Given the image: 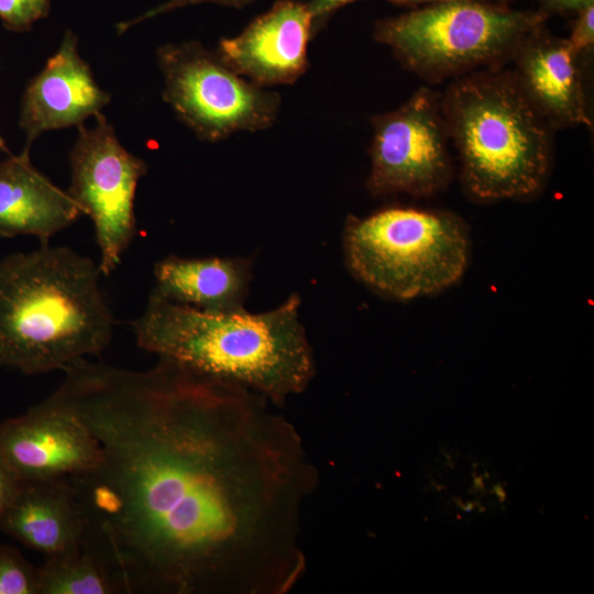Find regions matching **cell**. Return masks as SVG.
<instances>
[{
  "label": "cell",
  "mask_w": 594,
  "mask_h": 594,
  "mask_svg": "<svg viewBox=\"0 0 594 594\" xmlns=\"http://www.w3.org/2000/svg\"><path fill=\"white\" fill-rule=\"evenodd\" d=\"M51 395L101 461L69 477L81 544L124 593L287 594L307 571L306 502L319 471L265 396L158 359L129 371L80 359Z\"/></svg>",
  "instance_id": "6da1fadb"
},
{
  "label": "cell",
  "mask_w": 594,
  "mask_h": 594,
  "mask_svg": "<svg viewBox=\"0 0 594 594\" xmlns=\"http://www.w3.org/2000/svg\"><path fill=\"white\" fill-rule=\"evenodd\" d=\"M300 297L273 310L209 314L151 294L132 326L136 343L195 373L243 385L282 407L316 375Z\"/></svg>",
  "instance_id": "7a4b0ae2"
},
{
  "label": "cell",
  "mask_w": 594,
  "mask_h": 594,
  "mask_svg": "<svg viewBox=\"0 0 594 594\" xmlns=\"http://www.w3.org/2000/svg\"><path fill=\"white\" fill-rule=\"evenodd\" d=\"M99 265L42 244L0 261V366L28 375L64 370L110 343L114 319Z\"/></svg>",
  "instance_id": "3957f363"
},
{
  "label": "cell",
  "mask_w": 594,
  "mask_h": 594,
  "mask_svg": "<svg viewBox=\"0 0 594 594\" xmlns=\"http://www.w3.org/2000/svg\"><path fill=\"white\" fill-rule=\"evenodd\" d=\"M441 107L473 197L518 199L542 188L551 166V127L512 73L463 76L448 88Z\"/></svg>",
  "instance_id": "277c9868"
},
{
  "label": "cell",
  "mask_w": 594,
  "mask_h": 594,
  "mask_svg": "<svg viewBox=\"0 0 594 594\" xmlns=\"http://www.w3.org/2000/svg\"><path fill=\"white\" fill-rule=\"evenodd\" d=\"M343 244L351 272L398 300L439 293L463 276L470 253L466 229L448 212L387 208L346 219Z\"/></svg>",
  "instance_id": "5b68a950"
},
{
  "label": "cell",
  "mask_w": 594,
  "mask_h": 594,
  "mask_svg": "<svg viewBox=\"0 0 594 594\" xmlns=\"http://www.w3.org/2000/svg\"><path fill=\"white\" fill-rule=\"evenodd\" d=\"M548 15L492 0H455L413 8L375 23L374 38L428 80H441L512 58Z\"/></svg>",
  "instance_id": "8992f818"
},
{
  "label": "cell",
  "mask_w": 594,
  "mask_h": 594,
  "mask_svg": "<svg viewBox=\"0 0 594 594\" xmlns=\"http://www.w3.org/2000/svg\"><path fill=\"white\" fill-rule=\"evenodd\" d=\"M156 59L163 99L199 139L218 142L268 129L277 120L280 96L240 76L199 42L165 44Z\"/></svg>",
  "instance_id": "52a82bcc"
},
{
  "label": "cell",
  "mask_w": 594,
  "mask_h": 594,
  "mask_svg": "<svg viewBox=\"0 0 594 594\" xmlns=\"http://www.w3.org/2000/svg\"><path fill=\"white\" fill-rule=\"evenodd\" d=\"M72 148L68 194L89 216L100 251L102 275L117 270L136 233L134 199L147 165L118 140L112 124L100 112L91 127H77Z\"/></svg>",
  "instance_id": "ba28073f"
},
{
  "label": "cell",
  "mask_w": 594,
  "mask_h": 594,
  "mask_svg": "<svg viewBox=\"0 0 594 594\" xmlns=\"http://www.w3.org/2000/svg\"><path fill=\"white\" fill-rule=\"evenodd\" d=\"M371 172L374 196H430L449 184L452 166L441 98L420 87L399 108L372 118Z\"/></svg>",
  "instance_id": "9c48e42d"
},
{
  "label": "cell",
  "mask_w": 594,
  "mask_h": 594,
  "mask_svg": "<svg viewBox=\"0 0 594 594\" xmlns=\"http://www.w3.org/2000/svg\"><path fill=\"white\" fill-rule=\"evenodd\" d=\"M0 453L22 482L68 479L101 461L86 425L52 396L0 422Z\"/></svg>",
  "instance_id": "30bf717a"
},
{
  "label": "cell",
  "mask_w": 594,
  "mask_h": 594,
  "mask_svg": "<svg viewBox=\"0 0 594 594\" xmlns=\"http://www.w3.org/2000/svg\"><path fill=\"white\" fill-rule=\"evenodd\" d=\"M312 36L307 3L278 0L241 33L222 38L217 54L257 86L289 85L308 68L307 46Z\"/></svg>",
  "instance_id": "8fae6325"
},
{
  "label": "cell",
  "mask_w": 594,
  "mask_h": 594,
  "mask_svg": "<svg viewBox=\"0 0 594 594\" xmlns=\"http://www.w3.org/2000/svg\"><path fill=\"white\" fill-rule=\"evenodd\" d=\"M110 99L81 58L76 34L66 31L58 50L23 92L19 125L25 134L24 150L30 152L33 142L45 132L84 124L100 113Z\"/></svg>",
  "instance_id": "7c38bea8"
},
{
  "label": "cell",
  "mask_w": 594,
  "mask_h": 594,
  "mask_svg": "<svg viewBox=\"0 0 594 594\" xmlns=\"http://www.w3.org/2000/svg\"><path fill=\"white\" fill-rule=\"evenodd\" d=\"M516 82L551 129L592 127L582 81V63L566 38L544 24L527 34L515 50Z\"/></svg>",
  "instance_id": "4fadbf2b"
},
{
  "label": "cell",
  "mask_w": 594,
  "mask_h": 594,
  "mask_svg": "<svg viewBox=\"0 0 594 594\" xmlns=\"http://www.w3.org/2000/svg\"><path fill=\"white\" fill-rule=\"evenodd\" d=\"M82 215L68 191L34 167L30 152L0 163V235L36 237L42 244Z\"/></svg>",
  "instance_id": "5bb4252c"
},
{
  "label": "cell",
  "mask_w": 594,
  "mask_h": 594,
  "mask_svg": "<svg viewBox=\"0 0 594 594\" xmlns=\"http://www.w3.org/2000/svg\"><path fill=\"white\" fill-rule=\"evenodd\" d=\"M0 530L46 558L78 548L85 518L69 480L22 482Z\"/></svg>",
  "instance_id": "9a60e30c"
},
{
  "label": "cell",
  "mask_w": 594,
  "mask_h": 594,
  "mask_svg": "<svg viewBox=\"0 0 594 594\" xmlns=\"http://www.w3.org/2000/svg\"><path fill=\"white\" fill-rule=\"evenodd\" d=\"M152 294L209 314L245 309L252 260L245 257L186 258L169 255L154 266Z\"/></svg>",
  "instance_id": "2e32d148"
},
{
  "label": "cell",
  "mask_w": 594,
  "mask_h": 594,
  "mask_svg": "<svg viewBox=\"0 0 594 594\" xmlns=\"http://www.w3.org/2000/svg\"><path fill=\"white\" fill-rule=\"evenodd\" d=\"M37 581L38 594L124 593L113 571L82 544L47 557Z\"/></svg>",
  "instance_id": "e0dca14e"
},
{
  "label": "cell",
  "mask_w": 594,
  "mask_h": 594,
  "mask_svg": "<svg viewBox=\"0 0 594 594\" xmlns=\"http://www.w3.org/2000/svg\"><path fill=\"white\" fill-rule=\"evenodd\" d=\"M0 594H38L37 569L8 544H0Z\"/></svg>",
  "instance_id": "ac0fdd59"
},
{
  "label": "cell",
  "mask_w": 594,
  "mask_h": 594,
  "mask_svg": "<svg viewBox=\"0 0 594 594\" xmlns=\"http://www.w3.org/2000/svg\"><path fill=\"white\" fill-rule=\"evenodd\" d=\"M51 0H0V19L12 32H26L50 13Z\"/></svg>",
  "instance_id": "d6986e66"
},
{
  "label": "cell",
  "mask_w": 594,
  "mask_h": 594,
  "mask_svg": "<svg viewBox=\"0 0 594 594\" xmlns=\"http://www.w3.org/2000/svg\"><path fill=\"white\" fill-rule=\"evenodd\" d=\"M570 36L566 38L572 52L582 63L590 57L594 46V2L574 14Z\"/></svg>",
  "instance_id": "ffe728a7"
},
{
  "label": "cell",
  "mask_w": 594,
  "mask_h": 594,
  "mask_svg": "<svg viewBox=\"0 0 594 594\" xmlns=\"http://www.w3.org/2000/svg\"><path fill=\"white\" fill-rule=\"evenodd\" d=\"M254 0H167L166 2H163L147 11H145L144 13H142L141 15L132 19V20H129V21H123V22H119L117 24V32L118 34H123L124 32H127L128 30H130L131 28L135 26L136 24H140L148 19H152L154 16H157V15H161V14H165V13H168L170 11H175L177 9H182V8H185V7H188V6H194V4H201V3H217V4H222V6H229V7H235V8H242L251 2H253Z\"/></svg>",
  "instance_id": "44dd1931"
},
{
  "label": "cell",
  "mask_w": 594,
  "mask_h": 594,
  "mask_svg": "<svg viewBox=\"0 0 594 594\" xmlns=\"http://www.w3.org/2000/svg\"><path fill=\"white\" fill-rule=\"evenodd\" d=\"M21 485V479L0 453V522L16 497Z\"/></svg>",
  "instance_id": "7402d4cb"
},
{
  "label": "cell",
  "mask_w": 594,
  "mask_h": 594,
  "mask_svg": "<svg viewBox=\"0 0 594 594\" xmlns=\"http://www.w3.org/2000/svg\"><path fill=\"white\" fill-rule=\"evenodd\" d=\"M359 0H309L307 7L311 15L312 35L320 31L340 8Z\"/></svg>",
  "instance_id": "603a6c76"
},
{
  "label": "cell",
  "mask_w": 594,
  "mask_h": 594,
  "mask_svg": "<svg viewBox=\"0 0 594 594\" xmlns=\"http://www.w3.org/2000/svg\"><path fill=\"white\" fill-rule=\"evenodd\" d=\"M539 10L546 15L550 14H575L586 4L594 0H537Z\"/></svg>",
  "instance_id": "cb8c5ba5"
},
{
  "label": "cell",
  "mask_w": 594,
  "mask_h": 594,
  "mask_svg": "<svg viewBox=\"0 0 594 594\" xmlns=\"http://www.w3.org/2000/svg\"><path fill=\"white\" fill-rule=\"evenodd\" d=\"M393 4L396 6H403V7H410V8H417L426 4L431 3H438V2H447V1H455V0H386Z\"/></svg>",
  "instance_id": "d4e9b609"
},
{
  "label": "cell",
  "mask_w": 594,
  "mask_h": 594,
  "mask_svg": "<svg viewBox=\"0 0 594 594\" xmlns=\"http://www.w3.org/2000/svg\"><path fill=\"white\" fill-rule=\"evenodd\" d=\"M0 150H6L4 141L0 138Z\"/></svg>",
  "instance_id": "484cf974"
}]
</instances>
